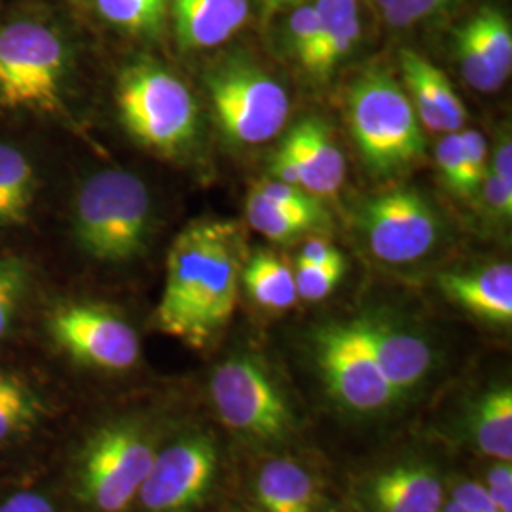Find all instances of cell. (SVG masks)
I'll list each match as a JSON object with an SVG mask.
<instances>
[{"instance_id":"cell-1","label":"cell","mask_w":512,"mask_h":512,"mask_svg":"<svg viewBox=\"0 0 512 512\" xmlns=\"http://www.w3.org/2000/svg\"><path fill=\"white\" fill-rule=\"evenodd\" d=\"M241 255V232L230 220H194L181 230L167 253L158 329L205 348L236 310Z\"/></svg>"},{"instance_id":"cell-2","label":"cell","mask_w":512,"mask_h":512,"mask_svg":"<svg viewBox=\"0 0 512 512\" xmlns=\"http://www.w3.org/2000/svg\"><path fill=\"white\" fill-rule=\"evenodd\" d=\"M152 228L147 184L124 169H103L78 188L73 205L78 247L103 262H124L141 255Z\"/></svg>"},{"instance_id":"cell-3","label":"cell","mask_w":512,"mask_h":512,"mask_svg":"<svg viewBox=\"0 0 512 512\" xmlns=\"http://www.w3.org/2000/svg\"><path fill=\"white\" fill-rule=\"evenodd\" d=\"M346 118L363 162L376 175H395L425 152L414 103L387 71L368 69L351 82Z\"/></svg>"},{"instance_id":"cell-4","label":"cell","mask_w":512,"mask_h":512,"mask_svg":"<svg viewBox=\"0 0 512 512\" xmlns=\"http://www.w3.org/2000/svg\"><path fill=\"white\" fill-rule=\"evenodd\" d=\"M116 105L129 135L164 156H175L198 133V105L179 76L154 61L124 69L116 86Z\"/></svg>"},{"instance_id":"cell-5","label":"cell","mask_w":512,"mask_h":512,"mask_svg":"<svg viewBox=\"0 0 512 512\" xmlns=\"http://www.w3.org/2000/svg\"><path fill=\"white\" fill-rule=\"evenodd\" d=\"M69 73L65 38L35 19L0 27V107L57 114Z\"/></svg>"},{"instance_id":"cell-6","label":"cell","mask_w":512,"mask_h":512,"mask_svg":"<svg viewBox=\"0 0 512 512\" xmlns=\"http://www.w3.org/2000/svg\"><path fill=\"white\" fill-rule=\"evenodd\" d=\"M156 444L137 421H116L99 429L78 461V494L101 512H120L139 494Z\"/></svg>"},{"instance_id":"cell-7","label":"cell","mask_w":512,"mask_h":512,"mask_svg":"<svg viewBox=\"0 0 512 512\" xmlns=\"http://www.w3.org/2000/svg\"><path fill=\"white\" fill-rule=\"evenodd\" d=\"M211 105L222 133L236 145H260L289 118L285 88L247 61H228L207 78Z\"/></svg>"},{"instance_id":"cell-8","label":"cell","mask_w":512,"mask_h":512,"mask_svg":"<svg viewBox=\"0 0 512 512\" xmlns=\"http://www.w3.org/2000/svg\"><path fill=\"white\" fill-rule=\"evenodd\" d=\"M209 389L226 427L262 442H279L291 433L289 404L255 359H228L213 372Z\"/></svg>"},{"instance_id":"cell-9","label":"cell","mask_w":512,"mask_h":512,"mask_svg":"<svg viewBox=\"0 0 512 512\" xmlns=\"http://www.w3.org/2000/svg\"><path fill=\"white\" fill-rule=\"evenodd\" d=\"M359 220L372 255L389 264L416 262L439 241V217L416 188H393L368 200Z\"/></svg>"},{"instance_id":"cell-10","label":"cell","mask_w":512,"mask_h":512,"mask_svg":"<svg viewBox=\"0 0 512 512\" xmlns=\"http://www.w3.org/2000/svg\"><path fill=\"white\" fill-rule=\"evenodd\" d=\"M315 351L332 395L349 408L374 412L399 397L387 384L353 321L319 330L315 336Z\"/></svg>"},{"instance_id":"cell-11","label":"cell","mask_w":512,"mask_h":512,"mask_svg":"<svg viewBox=\"0 0 512 512\" xmlns=\"http://www.w3.org/2000/svg\"><path fill=\"white\" fill-rule=\"evenodd\" d=\"M50 334L73 359L103 370H128L139 361L137 332L120 315L95 304H67L50 317Z\"/></svg>"},{"instance_id":"cell-12","label":"cell","mask_w":512,"mask_h":512,"mask_svg":"<svg viewBox=\"0 0 512 512\" xmlns=\"http://www.w3.org/2000/svg\"><path fill=\"white\" fill-rule=\"evenodd\" d=\"M219 454L211 440L194 435L156 452L139 499L150 512H183L207 494L217 473Z\"/></svg>"},{"instance_id":"cell-13","label":"cell","mask_w":512,"mask_h":512,"mask_svg":"<svg viewBox=\"0 0 512 512\" xmlns=\"http://www.w3.org/2000/svg\"><path fill=\"white\" fill-rule=\"evenodd\" d=\"M353 323L397 395L416 387L427 376L433 365V351L420 336L395 329L380 319L366 317Z\"/></svg>"},{"instance_id":"cell-14","label":"cell","mask_w":512,"mask_h":512,"mask_svg":"<svg viewBox=\"0 0 512 512\" xmlns=\"http://www.w3.org/2000/svg\"><path fill=\"white\" fill-rule=\"evenodd\" d=\"M401 71L421 126L435 133H456L463 129L467 120L465 105L448 76L435 63L414 50H404Z\"/></svg>"},{"instance_id":"cell-15","label":"cell","mask_w":512,"mask_h":512,"mask_svg":"<svg viewBox=\"0 0 512 512\" xmlns=\"http://www.w3.org/2000/svg\"><path fill=\"white\" fill-rule=\"evenodd\" d=\"M289 148L300 175V186L311 196H334L346 179V160L329 126L317 118L296 124L281 143Z\"/></svg>"},{"instance_id":"cell-16","label":"cell","mask_w":512,"mask_h":512,"mask_svg":"<svg viewBox=\"0 0 512 512\" xmlns=\"http://www.w3.org/2000/svg\"><path fill=\"white\" fill-rule=\"evenodd\" d=\"M177 42L183 50L217 48L249 18V0H171Z\"/></svg>"},{"instance_id":"cell-17","label":"cell","mask_w":512,"mask_h":512,"mask_svg":"<svg viewBox=\"0 0 512 512\" xmlns=\"http://www.w3.org/2000/svg\"><path fill=\"white\" fill-rule=\"evenodd\" d=\"M439 287L450 300L476 317L509 325L512 321V266L497 262L473 272L439 275Z\"/></svg>"},{"instance_id":"cell-18","label":"cell","mask_w":512,"mask_h":512,"mask_svg":"<svg viewBox=\"0 0 512 512\" xmlns=\"http://www.w3.org/2000/svg\"><path fill=\"white\" fill-rule=\"evenodd\" d=\"M319 33L304 71L315 80H327L361 40L359 0H315Z\"/></svg>"},{"instance_id":"cell-19","label":"cell","mask_w":512,"mask_h":512,"mask_svg":"<svg viewBox=\"0 0 512 512\" xmlns=\"http://www.w3.org/2000/svg\"><path fill=\"white\" fill-rule=\"evenodd\" d=\"M370 497L378 512H440L444 492L439 476L423 465H397L376 476Z\"/></svg>"},{"instance_id":"cell-20","label":"cell","mask_w":512,"mask_h":512,"mask_svg":"<svg viewBox=\"0 0 512 512\" xmlns=\"http://www.w3.org/2000/svg\"><path fill=\"white\" fill-rule=\"evenodd\" d=\"M256 497L264 512H313L317 492L302 465L291 459H272L258 473Z\"/></svg>"},{"instance_id":"cell-21","label":"cell","mask_w":512,"mask_h":512,"mask_svg":"<svg viewBox=\"0 0 512 512\" xmlns=\"http://www.w3.org/2000/svg\"><path fill=\"white\" fill-rule=\"evenodd\" d=\"M37 192V169L31 158L18 147L0 141V228L25 224Z\"/></svg>"},{"instance_id":"cell-22","label":"cell","mask_w":512,"mask_h":512,"mask_svg":"<svg viewBox=\"0 0 512 512\" xmlns=\"http://www.w3.org/2000/svg\"><path fill=\"white\" fill-rule=\"evenodd\" d=\"M241 281L249 296L266 310H289L298 300L293 270L274 253L260 251L251 256L241 270Z\"/></svg>"},{"instance_id":"cell-23","label":"cell","mask_w":512,"mask_h":512,"mask_svg":"<svg viewBox=\"0 0 512 512\" xmlns=\"http://www.w3.org/2000/svg\"><path fill=\"white\" fill-rule=\"evenodd\" d=\"M473 437L478 448L499 461L512 459V391L499 387L476 404Z\"/></svg>"},{"instance_id":"cell-24","label":"cell","mask_w":512,"mask_h":512,"mask_svg":"<svg viewBox=\"0 0 512 512\" xmlns=\"http://www.w3.org/2000/svg\"><path fill=\"white\" fill-rule=\"evenodd\" d=\"M46 412L37 389L18 374L0 372V444L33 431Z\"/></svg>"},{"instance_id":"cell-25","label":"cell","mask_w":512,"mask_h":512,"mask_svg":"<svg viewBox=\"0 0 512 512\" xmlns=\"http://www.w3.org/2000/svg\"><path fill=\"white\" fill-rule=\"evenodd\" d=\"M247 219L256 232H260L264 238L272 239L277 243L294 241L308 232L321 230L327 226L321 220L293 213L285 207L275 205L274 202L260 196L255 188L247 200Z\"/></svg>"},{"instance_id":"cell-26","label":"cell","mask_w":512,"mask_h":512,"mask_svg":"<svg viewBox=\"0 0 512 512\" xmlns=\"http://www.w3.org/2000/svg\"><path fill=\"white\" fill-rule=\"evenodd\" d=\"M97 10L114 27L137 37H154L164 29L171 0H95Z\"/></svg>"},{"instance_id":"cell-27","label":"cell","mask_w":512,"mask_h":512,"mask_svg":"<svg viewBox=\"0 0 512 512\" xmlns=\"http://www.w3.org/2000/svg\"><path fill=\"white\" fill-rule=\"evenodd\" d=\"M476 42L490 57L497 71L509 78L512 69V29L509 19L497 8L484 6L465 21Z\"/></svg>"},{"instance_id":"cell-28","label":"cell","mask_w":512,"mask_h":512,"mask_svg":"<svg viewBox=\"0 0 512 512\" xmlns=\"http://www.w3.org/2000/svg\"><path fill=\"white\" fill-rule=\"evenodd\" d=\"M456 54L465 80L478 92L494 93L505 86L507 76L497 71L465 23L456 33Z\"/></svg>"},{"instance_id":"cell-29","label":"cell","mask_w":512,"mask_h":512,"mask_svg":"<svg viewBox=\"0 0 512 512\" xmlns=\"http://www.w3.org/2000/svg\"><path fill=\"white\" fill-rule=\"evenodd\" d=\"M29 285V266L18 256H0V338L14 327Z\"/></svg>"},{"instance_id":"cell-30","label":"cell","mask_w":512,"mask_h":512,"mask_svg":"<svg viewBox=\"0 0 512 512\" xmlns=\"http://www.w3.org/2000/svg\"><path fill=\"white\" fill-rule=\"evenodd\" d=\"M256 192L260 196H264L266 200L274 202L279 207H285L293 213H300V215H308L313 219L325 222L327 226L330 224L329 213L323 207V203L319 202V198L311 196L310 192H306L300 186H293V184L281 183V181H264L255 186Z\"/></svg>"},{"instance_id":"cell-31","label":"cell","mask_w":512,"mask_h":512,"mask_svg":"<svg viewBox=\"0 0 512 512\" xmlns=\"http://www.w3.org/2000/svg\"><path fill=\"white\" fill-rule=\"evenodd\" d=\"M435 162L439 167L442 183L461 198H473L469 181H467V167H465L459 131L446 133L440 139L435 152Z\"/></svg>"},{"instance_id":"cell-32","label":"cell","mask_w":512,"mask_h":512,"mask_svg":"<svg viewBox=\"0 0 512 512\" xmlns=\"http://www.w3.org/2000/svg\"><path fill=\"white\" fill-rule=\"evenodd\" d=\"M346 274V258L325 264V266H296L294 283L298 298L308 302H319L327 298L342 281Z\"/></svg>"},{"instance_id":"cell-33","label":"cell","mask_w":512,"mask_h":512,"mask_svg":"<svg viewBox=\"0 0 512 512\" xmlns=\"http://www.w3.org/2000/svg\"><path fill=\"white\" fill-rule=\"evenodd\" d=\"M456 0H376L378 12L389 27L404 29L442 12Z\"/></svg>"},{"instance_id":"cell-34","label":"cell","mask_w":512,"mask_h":512,"mask_svg":"<svg viewBox=\"0 0 512 512\" xmlns=\"http://www.w3.org/2000/svg\"><path fill=\"white\" fill-rule=\"evenodd\" d=\"M317 33H319V18H317L313 2L298 4L287 23V35L291 42V50L296 55V59L300 61V65L308 59V55L313 50Z\"/></svg>"},{"instance_id":"cell-35","label":"cell","mask_w":512,"mask_h":512,"mask_svg":"<svg viewBox=\"0 0 512 512\" xmlns=\"http://www.w3.org/2000/svg\"><path fill=\"white\" fill-rule=\"evenodd\" d=\"M459 139L463 147L469 188H471V194L476 196L480 190V184L488 173V143L478 129H459Z\"/></svg>"},{"instance_id":"cell-36","label":"cell","mask_w":512,"mask_h":512,"mask_svg":"<svg viewBox=\"0 0 512 512\" xmlns=\"http://www.w3.org/2000/svg\"><path fill=\"white\" fill-rule=\"evenodd\" d=\"M478 194H482L484 203L499 219L511 220L512 217V188L501 183L494 173L488 169L484 181L480 184Z\"/></svg>"},{"instance_id":"cell-37","label":"cell","mask_w":512,"mask_h":512,"mask_svg":"<svg viewBox=\"0 0 512 512\" xmlns=\"http://www.w3.org/2000/svg\"><path fill=\"white\" fill-rule=\"evenodd\" d=\"M486 492L492 497L501 512H512V467L511 461H501L488 473Z\"/></svg>"},{"instance_id":"cell-38","label":"cell","mask_w":512,"mask_h":512,"mask_svg":"<svg viewBox=\"0 0 512 512\" xmlns=\"http://www.w3.org/2000/svg\"><path fill=\"white\" fill-rule=\"evenodd\" d=\"M452 499L458 501L469 512H501L490 494L478 482H461L454 488Z\"/></svg>"},{"instance_id":"cell-39","label":"cell","mask_w":512,"mask_h":512,"mask_svg":"<svg viewBox=\"0 0 512 512\" xmlns=\"http://www.w3.org/2000/svg\"><path fill=\"white\" fill-rule=\"evenodd\" d=\"M338 260H344V255L338 247H334L332 243L325 241V239H311L302 247L296 266L313 268V266L332 264V262H338Z\"/></svg>"},{"instance_id":"cell-40","label":"cell","mask_w":512,"mask_h":512,"mask_svg":"<svg viewBox=\"0 0 512 512\" xmlns=\"http://www.w3.org/2000/svg\"><path fill=\"white\" fill-rule=\"evenodd\" d=\"M0 512H57L54 505L35 492H18L0 503Z\"/></svg>"},{"instance_id":"cell-41","label":"cell","mask_w":512,"mask_h":512,"mask_svg":"<svg viewBox=\"0 0 512 512\" xmlns=\"http://www.w3.org/2000/svg\"><path fill=\"white\" fill-rule=\"evenodd\" d=\"M495 177L512 188V141L509 131L501 133L499 141H497V148H495L494 165L490 169Z\"/></svg>"},{"instance_id":"cell-42","label":"cell","mask_w":512,"mask_h":512,"mask_svg":"<svg viewBox=\"0 0 512 512\" xmlns=\"http://www.w3.org/2000/svg\"><path fill=\"white\" fill-rule=\"evenodd\" d=\"M264 2V6L268 8V10H283V8H289V6H298V4H302V2H306V0H262Z\"/></svg>"},{"instance_id":"cell-43","label":"cell","mask_w":512,"mask_h":512,"mask_svg":"<svg viewBox=\"0 0 512 512\" xmlns=\"http://www.w3.org/2000/svg\"><path fill=\"white\" fill-rule=\"evenodd\" d=\"M440 512H469L463 505H459L458 501H454V499H450L446 505H442V509Z\"/></svg>"}]
</instances>
